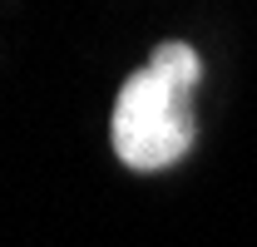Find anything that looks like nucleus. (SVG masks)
Masks as SVG:
<instances>
[{"label":"nucleus","instance_id":"f257e3e1","mask_svg":"<svg viewBox=\"0 0 257 247\" xmlns=\"http://www.w3.org/2000/svg\"><path fill=\"white\" fill-rule=\"evenodd\" d=\"M203 79V60L183 40H163L144 69H134L114 99L109 139L124 168L134 173H159L173 168L198 139L193 89Z\"/></svg>","mask_w":257,"mask_h":247}]
</instances>
